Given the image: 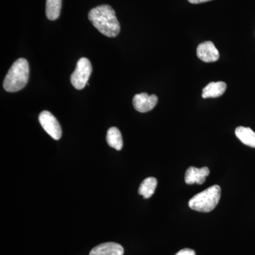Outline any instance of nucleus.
I'll use <instances>...</instances> for the list:
<instances>
[{
    "mask_svg": "<svg viewBox=\"0 0 255 255\" xmlns=\"http://www.w3.org/2000/svg\"><path fill=\"white\" fill-rule=\"evenodd\" d=\"M89 19L94 26L102 34L114 38L120 32V24L115 11L108 4H102L91 9L88 15Z\"/></svg>",
    "mask_w": 255,
    "mask_h": 255,
    "instance_id": "f257e3e1",
    "label": "nucleus"
},
{
    "mask_svg": "<svg viewBox=\"0 0 255 255\" xmlns=\"http://www.w3.org/2000/svg\"><path fill=\"white\" fill-rule=\"evenodd\" d=\"M29 77V65L27 60L19 58L13 63L5 77L3 87L8 92H16L26 86Z\"/></svg>",
    "mask_w": 255,
    "mask_h": 255,
    "instance_id": "f03ea898",
    "label": "nucleus"
},
{
    "mask_svg": "<svg viewBox=\"0 0 255 255\" xmlns=\"http://www.w3.org/2000/svg\"><path fill=\"white\" fill-rule=\"evenodd\" d=\"M221 194V187L212 186L191 198L189 201V208L199 212H211L219 204Z\"/></svg>",
    "mask_w": 255,
    "mask_h": 255,
    "instance_id": "7ed1b4c3",
    "label": "nucleus"
},
{
    "mask_svg": "<svg viewBox=\"0 0 255 255\" xmlns=\"http://www.w3.org/2000/svg\"><path fill=\"white\" fill-rule=\"evenodd\" d=\"M92 72V67L90 60L86 58H80L77 63L75 71L72 74L70 78V82L73 86L78 90L85 88Z\"/></svg>",
    "mask_w": 255,
    "mask_h": 255,
    "instance_id": "20e7f679",
    "label": "nucleus"
},
{
    "mask_svg": "<svg viewBox=\"0 0 255 255\" xmlns=\"http://www.w3.org/2000/svg\"><path fill=\"white\" fill-rule=\"evenodd\" d=\"M40 124L47 133L54 140H59L62 136V129L59 122L50 112L43 111L38 117Z\"/></svg>",
    "mask_w": 255,
    "mask_h": 255,
    "instance_id": "39448f33",
    "label": "nucleus"
},
{
    "mask_svg": "<svg viewBox=\"0 0 255 255\" xmlns=\"http://www.w3.org/2000/svg\"><path fill=\"white\" fill-rule=\"evenodd\" d=\"M158 102V98L155 95H148L145 92L134 96L132 105L135 110L140 113H146L153 110Z\"/></svg>",
    "mask_w": 255,
    "mask_h": 255,
    "instance_id": "423d86ee",
    "label": "nucleus"
},
{
    "mask_svg": "<svg viewBox=\"0 0 255 255\" xmlns=\"http://www.w3.org/2000/svg\"><path fill=\"white\" fill-rule=\"evenodd\" d=\"M196 53L198 58L204 63H214L220 58L219 50L211 41H205L199 44Z\"/></svg>",
    "mask_w": 255,
    "mask_h": 255,
    "instance_id": "0eeeda50",
    "label": "nucleus"
},
{
    "mask_svg": "<svg viewBox=\"0 0 255 255\" xmlns=\"http://www.w3.org/2000/svg\"><path fill=\"white\" fill-rule=\"evenodd\" d=\"M210 171L208 167L196 168L190 167L187 169L185 174V182L189 185L197 184L201 185L206 181V178L209 175Z\"/></svg>",
    "mask_w": 255,
    "mask_h": 255,
    "instance_id": "6e6552de",
    "label": "nucleus"
},
{
    "mask_svg": "<svg viewBox=\"0 0 255 255\" xmlns=\"http://www.w3.org/2000/svg\"><path fill=\"white\" fill-rule=\"evenodd\" d=\"M123 247L118 243H107L99 245L90 252V255H124Z\"/></svg>",
    "mask_w": 255,
    "mask_h": 255,
    "instance_id": "1a4fd4ad",
    "label": "nucleus"
},
{
    "mask_svg": "<svg viewBox=\"0 0 255 255\" xmlns=\"http://www.w3.org/2000/svg\"><path fill=\"white\" fill-rule=\"evenodd\" d=\"M226 88L227 85L225 82H211L203 90L202 97L204 99L217 98L225 93Z\"/></svg>",
    "mask_w": 255,
    "mask_h": 255,
    "instance_id": "9d476101",
    "label": "nucleus"
},
{
    "mask_svg": "<svg viewBox=\"0 0 255 255\" xmlns=\"http://www.w3.org/2000/svg\"><path fill=\"white\" fill-rule=\"evenodd\" d=\"M235 132L243 144L255 148V132L251 128L239 127L236 129Z\"/></svg>",
    "mask_w": 255,
    "mask_h": 255,
    "instance_id": "9b49d317",
    "label": "nucleus"
},
{
    "mask_svg": "<svg viewBox=\"0 0 255 255\" xmlns=\"http://www.w3.org/2000/svg\"><path fill=\"white\" fill-rule=\"evenodd\" d=\"M107 141L111 147L117 150H121L123 148L122 133L117 128L112 127L109 129L107 134Z\"/></svg>",
    "mask_w": 255,
    "mask_h": 255,
    "instance_id": "f8f14e48",
    "label": "nucleus"
},
{
    "mask_svg": "<svg viewBox=\"0 0 255 255\" xmlns=\"http://www.w3.org/2000/svg\"><path fill=\"white\" fill-rule=\"evenodd\" d=\"M157 185V181L155 177L146 178L139 187V194L143 196L144 199H149L155 193Z\"/></svg>",
    "mask_w": 255,
    "mask_h": 255,
    "instance_id": "ddd939ff",
    "label": "nucleus"
},
{
    "mask_svg": "<svg viewBox=\"0 0 255 255\" xmlns=\"http://www.w3.org/2000/svg\"><path fill=\"white\" fill-rule=\"evenodd\" d=\"M62 0H46V14L47 18L54 21L59 17Z\"/></svg>",
    "mask_w": 255,
    "mask_h": 255,
    "instance_id": "4468645a",
    "label": "nucleus"
},
{
    "mask_svg": "<svg viewBox=\"0 0 255 255\" xmlns=\"http://www.w3.org/2000/svg\"><path fill=\"white\" fill-rule=\"evenodd\" d=\"M175 255H196V253L193 250L186 248V249H183L182 251L178 252Z\"/></svg>",
    "mask_w": 255,
    "mask_h": 255,
    "instance_id": "2eb2a0df",
    "label": "nucleus"
},
{
    "mask_svg": "<svg viewBox=\"0 0 255 255\" xmlns=\"http://www.w3.org/2000/svg\"><path fill=\"white\" fill-rule=\"evenodd\" d=\"M211 1V0H188L189 2L191 4H200V3L206 2V1Z\"/></svg>",
    "mask_w": 255,
    "mask_h": 255,
    "instance_id": "dca6fc26",
    "label": "nucleus"
}]
</instances>
